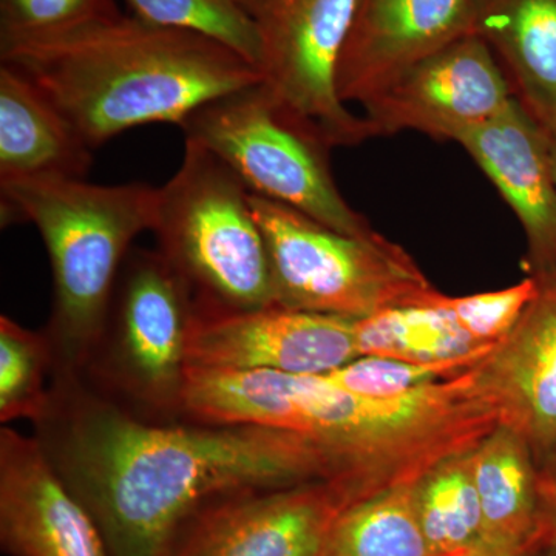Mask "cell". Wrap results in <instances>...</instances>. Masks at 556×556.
Here are the masks:
<instances>
[{"label":"cell","instance_id":"obj_28","mask_svg":"<svg viewBox=\"0 0 556 556\" xmlns=\"http://www.w3.org/2000/svg\"><path fill=\"white\" fill-rule=\"evenodd\" d=\"M544 543L556 546V445L538 463Z\"/></svg>","mask_w":556,"mask_h":556},{"label":"cell","instance_id":"obj_1","mask_svg":"<svg viewBox=\"0 0 556 556\" xmlns=\"http://www.w3.org/2000/svg\"><path fill=\"white\" fill-rule=\"evenodd\" d=\"M50 387L36 438L100 526L110 556H170L190 519L219 497L334 479L327 455L292 431L155 422L86 380Z\"/></svg>","mask_w":556,"mask_h":556},{"label":"cell","instance_id":"obj_14","mask_svg":"<svg viewBox=\"0 0 556 556\" xmlns=\"http://www.w3.org/2000/svg\"><path fill=\"white\" fill-rule=\"evenodd\" d=\"M0 541L13 556H110L100 526L36 437L0 431Z\"/></svg>","mask_w":556,"mask_h":556},{"label":"cell","instance_id":"obj_21","mask_svg":"<svg viewBox=\"0 0 556 556\" xmlns=\"http://www.w3.org/2000/svg\"><path fill=\"white\" fill-rule=\"evenodd\" d=\"M471 450L439 460L412 484L417 521L438 556H467L484 543Z\"/></svg>","mask_w":556,"mask_h":556},{"label":"cell","instance_id":"obj_12","mask_svg":"<svg viewBox=\"0 0 556 556\" xmlns=\"http://www.w3.org/2000/svg\"><path fill=\"white\" fill-rule=\"evenodd\" d=\"M353 500L334 482L249 490L201 508L170 556H321Z\"/></svg>","mask_w":556,"mask_h":556},{"label":"cell","instance_id":"obj_16","mask_svg":"<svg viewBox=\"0 0 556 556\" xmlns=\"http://www.w3.org/2000/svg\"><path fill=\"white\" fill-rule=\"evenodd\" d=\"M459 142L525 229L530 276L556 270V185L546 130L514 98Z\"/></svg>","mask_w":556,"mask_h":556},{"label":"cell","instance_id":"obj_20","mask_svg":"<svg viewBox=\"0 0 556 556\" xmlns=\"http://www.w3.org/2000/svg\"><path fill=\"white\" fill-rule=\"evenodd\" d=\"M442 292L426 305L401 306L357 320L361 356L399 358L419 364L478 362L490 350L463 331L439 303Z\"/></svg>","mask_w":556,"mask_h":556},{"label":"cell","instance_id":"obj_8","mask_svg":"<svg viewBox=\"0 0 556 556\" xmlns=\"http://www.w3.org/2000/svg\"><path fill=\"white\" fill-rule=\"evenodd\" d=\"M186 139L225 161L249 192L353 237L376 230L343 199L329 146L258 83L201 105L181 124Z\"/></svg>","mask_w":556,"mask_h":556},{"label":"cell","instance_id":"obj_18","mask_svg":"<svg viewBox=\"0 0 556 556\" xmlns=\"http://www.w3.org/2000/svg\"><path fill=\"white\" fill-rule=\"evenodd\" d=\"M477 35L514 97L547 134L556 130V0H484Z\"/></svg>","mask_w":556,"mask_h":556},{"label":"cell","instance_id":"obj_25","mask_svg":"<svg viewBox=\"0 0 556 556\" xmlns=\"http://www.w3.org/2000/svg\"><path fill=\"white\" fill-rule=\"evenodd\" d=\"M475 364L477 362L467 361L419 364L399 358L361 356L328 372L327 378L362 396L396 397L417 388L455 378Z\"/></svg>","mask_w":556,"mask_h":556},{"label":"cell","instance_id":"obj_19","mask_svg":"<svg viewBox=\"0 0 556 556\" xmlns=\"http://www.w3.org/2000/svg\"><path fill=\"white\" fill-rule=\"evenodd\" d=\"M485 543L543 551L538 460L525 438L497 424L471 450Z\"/></svg>","mask_w":556,"mask_h":556},{"label":"cell","instance_id":"obj_5","mask_svg":"<svg viewBox=\"0 0 556 556\" xmlns=\"http://www.w3.org/2000/svg\"><path fill=\"white\" fill-rule=\"evenodd\" d=\"M159 251L188 285L195 309L276 306L268 248L251 192L225 161L186 139L181 166L156 195Z\"/></svg>","mask_w":556,"mask_h":556},{"label":"cell","instance_id":"obj_22","mask_svg":"<svg viewBox=\"0 0 556 556\" xmlns=\"http://www.w3.org/2000/svg\"><path fill=\"white\" fill-rule=\"evenodd\" d=\"M321 556H438L413 506L412 484L358 501L339 515Z\"/></svg>","mask_w":556,"mask_h":556},{"label":"cell","instance_id":"obj_30","mask_svg":"<svg viewBox=\"0 0 556 556\" xmlns=\"http://www.w3.org/2000/svg\"><path fill=\"white\" fill-rule=\"evenodd\" d=\"M547 134V131H546ZM548 138V152H551L552 170H554V178L556 185V130L547 134Z\"/></svg>","mask_w":556,"mask_h":556},{"label":"cell","instance_id":"obj_2","mask_svg":"<svg viewBox=\"0 0 556 556\" xmlns=\"http://www.w3.org/2000/svg\"><path fill=\"white\" fill-rule=\"evenodd\" d=\"M181 417L302 434L329 457L353 503L413 484L497 426L470 368L396 397L362 396L327 375L189 369Z\"/></svg>","mask_w":556,"mask_h":556},{"label":"cell","instance_id":"obj_27","mask_svg":"<svg viewBox=\"0 0 556 556\" xmlns=\"http://www.w3.org/2000/svg\"><path fill=\"white\" fill-rule=\"evenodd\" d=\"M118 13L115 0H0V42L58 35Z\"/></svg>","mask_w":556,"mask_h":556},{"label":"cell","instance_id":"obj_7","mask_svg":"<svg viewBox=\"0 0 556 556\" xmlns=\"http://www.w3.org/2000/svg\"><path fill=\"white\" fill-rule=\"evenodd\" d=\"M195 302L160 251H130L87 368L94 390L155 422L181 417Z\"/></svg>","mask_w":556,"mask_h":556},{"label":"cell","instance_id":"obj_31","mask_svg":"<svg viewBox=\"0 0 556 556\" xmlns=\"http://www.w3.org/2000/svg\"><path fill=\"white\" fill-rule=\"evenodd\" d=\"M540 556H556V546H546L540 552Z\"/></svg>","mask_w":556,"mask_h":556},{"label":"cell","instance_id":"obj_11","mask_svg":"<svg viewBox=\"0 0 556 556\" xmlns=\"http://www.w3.org/2000/svg\"><path fill=\"white\" fill-rule=\"evenodd\" d=\"M356 324L353 318L277 305L239 313L195 309L188 368L328 375L361 357Z\"/></svg>","mask_w":556,"mask_h":556},{"label":"cell","instance_id":"obj_15","mask_svg":"<svg viewBox=\"0 0 556 556\" xmlns=\"http://www.w3.org/2000/svg\"><path fill=\"white\" fill-rule=\"evenodd\" d=\"M535 277V299L470 372L497 424L521 434L540 463L556 445V270Z\"/></svg>","mask_w":556,"mask_h":556},{"label":"cell","instance_id":"obj_4","mask_svg":"<svg viewBox=\"0 0 556 556\" xmlns=\"http://www.w3.org/2000/svg\"><path fill=\"white\" fill-rule=\"evenodd\" d=\"M0 195L2 225L30 222L49 252L54 288L46 328L54 356L51 380L83 379L131 243L152 230L159 188L36 178L0 182Z\"/></svg>","mask_w":556,"mask_h":556},{"label":"cell","instance_id":"obj_23","mask_svg":"<svg viewBox=\"0 0 556 556\" xmlns=\"http://www.w3.org/2000/svg\"><path fill=\"white\" fill-rule=\"evenodd\" d=\"M53 348L46 331L0 317V422H39L49 409L47 376L53 378Z\"/></svg>","mask_w":556,"mask_h":556},{"label":"cell","instance_id":"obj_9","mask_svg":"<svg viewBox=\"0 0 556 556\" xmlns=\"http://www.w3.org/2000/svg\"><path fill=\"white\" fill-rule=\"evenodd\" d=\"M257 28L263 84L329 148L372 138L340 100L338 68L358 0H239Z\"/></svg>","mask_w":556,"mask_h":556},{"label":"cell","instance_id":"obj_6","mask_svg":"<svg viewBox=\"0 0 556 556\" xmlns=\"http://www.w3.org/2000/svg\"><path fill=\"white\" fill-rule=\"evenodd\" d=\"M251 206L268 248L277 306L364 320L439 294L412 255L378 232L346 236L255 193Z\"/></svg>","mask_w":556,"mask_h":556},{"label":"cell","instance_id":"obj_26","mask_svg":"<svg viewBox=\"0 0 556 556\" xmlns=\"http://www.w3.org/2000/svg\"><path fill=\"white\" fill-rule=\"evenodd\" d=\"M536 292V277L529 276L514 287L500 291L479 292L464 298L441 294L439 303L475 342L492 346L514 329Z\"/></svg>","mask_w":556,"mask_h":556},{"label":"cell","instance_id":"obj_24","mask_svg":"<svg viewBox=\"0 0 556 556\" xmlns=\"http://www.w3.org/2000/svg\"><path fill=\"white\" fill-rule=\"evenodd\" d=\"M134 16L159 27L217 40L258 68L262 46L239 0H126ZM260 72V70H258ZM262 75V73H260Z\"/></svg>","mask_w":556,"mask_h":556},{"label":"cell","instance_id":"obj_13","mask_svg":"<svg viewBox=\"0 0 556 556\" xmlns=\"http://www.w3.org/2000/svg\"><path fill=\"white\" fill-rule=\"evenodd\" d=\"M484 0H358L338 68L343 102L364 105L409 65L477 35Z\"/></svg>","mask_w":556,"mask_h":556},{"label":"cell","instance_id":"obj_29","mask_svg":"<svg viewBox=\"0 0 556 556\" xmlns=\"http://www.w3.org/2000/svg\"><path fill=\"white\" fill-rule=\"evenodd\" d=\"M541 551L527 547L500 546V544L482 543L467 556H536Z\"/></svg>","mask_w":556,"mask_h":556},{"label":"cell","instance_id":"obj_17","mask_svg":"<svg viewBox=\"0 0 556 556\" xmlns=\"http://www.w3.org/2000/svg\"><path fill=\"white\" fill-rule=\"evenodd\" d=\"M93 150L53 102L10 65L0 67V182L84 179Z\"/></svg>","mask_w":556,"mask_h":556},{"label":"cell","instance_id":"obj_10","mask_svg":"<svg viewBox=\"0 0 556 556\" xmlns=\"http://www.w3.org/2000/svg\"><path fill=\"white\" fill-rule=\"evenodd\" d=\"M514 98L489 43L468 35L409 65L362 108L371 137L416 130L457 141Z\"/></svg>","mask_w":556,"mask_h":556},{"label":"cell","instance_id":"obj_3","mask_svg":"<svg viewBox=\"0 0 556 556\" xmlns=\"http://www.w3.org/2000/svg\"><path fill=\"white\" fill-rule=\"evenodd\" d=\"M0 60L30 79L91 150L135 127L181 126L201 105L263 80L217 40L123 13L0 42Z\"/></svg>","mask_w":556,"mask_h":556}]
</instances>
